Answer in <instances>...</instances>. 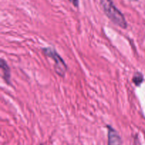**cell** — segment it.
I'll return each instance as SVG.
<instances>
[{
	"label": "cell",
	"instance_id": "3",
	"mask_svg": "<svg viewBox=\"0 0 145 145\" xmlns=\"http://www.w3.org/2000/svg\"><path fill=\"white\" fill-rule=\"evenodd\" d=\"M108 128V145H121L122 139L117 131L110 125H107Z\"/></svg>",
	"mask_w": 145,
	"mask_h": 145
},
{
	"label": "cell",
	"instance_id": "4",
	"mask_svg": "<svg viewBox=\"0 0 145 145\" xmlns=\"http://www.w3.org/2000/svg\"><path fill=\"white\" fill-rule=\"evenodd\" d=\"M0 67L2 71V77L6 82L8 85H11V72L10 68L7 63L4 59H1L0 61Z\"/></svg>",
	"mask_w": 145,
	"mask_h": 145
},
{
	"label": "cell",
	"instance_id": "5",
	"mask_svg": "<svg viewBox=\"0 0 145 145\" xmlns=\"http://www.w3.org/2000/svg\"><path fill=\"white\" fill-rule=\"evenodd\" d=\"M143 80L144 79H143L142 74L140 73V72H136L133 78V82H134V83L135 84V85H137V86H139V85L143 82Z\"/></svg>",
	"mask_w": 145,
	"mask_h": 145
},
{
	"label": "cell",
	"instance_id": "2",
	"mask_svg": "<svg viewBox=\"0 0 145 145\" xmlns=\"http://www.w3.org/2000/svg\"><path fill=\"white\" fill-rule=\"evenodd\" d=\"M42 51L44 55L52 58L54 61V69H55V72L60 77L65 76L67 71V66L62 57L58 54V53L54 48H50V47L43 48Z\"/></svg>",
	"mask_w": 145,
	"mask_h": 145
},
{
	"label": "cell",
	"instance_id": "7",
	"mask_svg": "<svg viewBox=\"0 0 145 145\" xmlns=\"http://www.w3.org/2000/svg\"><path fill=\"white\" fill-rule=\"evenodd\" d=\"M130 1H137V0H130Z\"/></svg>",
	"mask_w": 145,
	"mask_h": 145
},
{
	"label": "cell",
	"instance_id": "6",
	"mask_svg": "<svg viewBox=\"0 0 145 145\" xmlns=\"http://www.w3.org/2000/svg\"><path fill=\"white\" fill-rule=\"evenodd\" d=\"M69 1H70L74 7H78V6H79V0H69Z\"/></svg>",
	"mask_w": 145,
	"mask_h": 145
},
{
	"label": "cell",
	"instance_id": "1",
	"mask_svg": "<svg viewBox=\"0 0 145 145\" xmlns=\"http://www.w3.org/2000/svg\"><path fill=\"white\" fill-rule=\"evenodd\" d=\"M101 5L108 18L116 25L122 28H126L127 21L121 11L115 6L113 0H100Z\"/></svg>",
	"mask_w": 145,
	"mask_h": 145
}]
</instances>
